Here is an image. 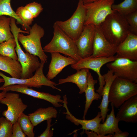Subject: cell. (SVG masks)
<instances>
[{"instance_id":"obj_1","label":"cell","mask_w":137,"mask_h":137,"mask_svg":"<svg viewBox=\"0 0 137 137\" xmlns=\"http://www.w3.org/2000/svg\"><path fill=\"white\" fill-rule=\"evenodd\" d=\"M99 26L106 38L116 46L122 43L130 32L125 16L115 11Z\"/></svg>"},{"instance_id":"obj_2","label":"cell","mask_w":137,"mask_h":137,"mask_svg":"<svg viewBox=\"0 0 137 137\" xmlns=\"http://www.w3.org/2000/svg\"><path fill=\"white\" fill-rule=\"evenodd\" d=\"M53 36L50 41L43 48L44 52H58L70 57L77 62L81 58L79 56L75 41L63 31L55 23Z\"/></svg>"},{"instance_id":"obj_3","label":"cell","mask_w":137,"mask_h":137,"mask_svg":"<svg viewBox=\"0 0 137 137\" xmlns=\"http://www.w3.org/2000/svg\"><path fill=\"white\" fill-rule=\"evenodd\" d=\"M11 31L15 40L16 45L15 48L18 60L22 68L21 79H25L32 77L33 73L39 67L41 64L37 56L26 52L24 53L19 43L18 35L19 33H26L25 31L21 30L16 26L15 22L12 21L10 23Z\"/></svg>"},{"instance_id":"obj_4","label":"cell","mask_w":137,"mask_h":137,"mask_svg":"<svg viewBox=\"0 0 137 137\" xmlns=\"http://www.w3.org/2000/svg\"><path fill=\"white\" fill-rule=\"evenodd\" d=\"M28 35H24L19 33L18 35L19 41L22 45L26 52L38 57L41 62H47L48 57L42 48L41 40L45 34L44 29L35 23L30 28Z\"/></svg>"},{"instance_id":"obj_5","label":"cell","mask_w":137,"mask_h":137,"mask_svg":"<svg viewBox=\"0 0 137 137\" xmlns=\"http://www.w3.org/2000/svg\"><path fill=\"white\" fill-rule=\"evenodd\" d=\"M137 95V83L117 77L111 85L109 101L118 108L126 101Z\"/></svg>"},{"instance_id":"obj_6","label":"cell","mask_w":137,"mask_h":137,"mask_svg":"<svg viewBox=\"0 0 137 137\" xmlns=\"http://www.w3.org/2000/svg\"><path fill=\"white\" fill-rule=\"evenodd\" d=\"M86 9L82 0H79L77 8L67 20L57 21L55 23L68 37L74 41L78 38L83 29Z\"/></svg>"},{"instance_id":"obj_7","label":"cell","mask_w":137,"mask_h":137,"mask_svg":"<svg viewBox=\"0 0 137 137\" xmlns=\"http://www.w3.org/2000/svg\"><path fill=\"white\" fill-rule=\"evenodd\" d=\"M114 0H96L84 4L86 9L84 25L99 26L109 14L114 12L112 6Z\"/></svg>"},{"instance_id":"obj_8","label":"cell","mask_w":137,"mask_h":137,"mask_svg":"<svg viewBox=\"0 0 137 137\" xmlns=\"http://www.w3.org/2000/svg\"><path fill=\"white\" fill-rule=\"evenodd\" d=\"M44 63L41 62L39 67L36 71L34 75L30 78L25 79L16 78L9 77L0 72V76L4 79V83L1 87H5L13 84H20L29 87L41 88L42 86L51 87L61 91V89L56 87V84L48 79L44 75L43 71Z\"/></svg>"},{"instance_id":"obj_9","label":"cell","mask_w":137,"mask_h":137,"mask_svg":"<svg viewBox=\"0 0 137 137\" xmlns=\"http://www.w3.org/2000/svg\"><path fill=\"white\" fill-rule=\"evenodd\" d=\"M115 56L110 57H101L93 58L91 56L81 58L76 63L71 65V67L78 71L86 68L91 69L96 72L98 75L99 87L96 91L102 96L103 89L105 84L104 77L100 73V69L105 64L115 60Z\"/></svg>"},{"instance_id":"obj_10","label":"cell","mask_w":137,"mask_h":137,"mask_svg":"<svg viewBox=\"0 0 137 137\" xmlns=\"http://www.w3.org/2000/svg\"><path fill=\"white\" fill-rule=\"evenodd\" d=\"M106 65L117 77L137 83V61L117 58Z\"/></svg>"},{"instance_id":"obj_11","label":"cell","mask_w":137,"mask_h":137,"mask_svg":"<svg viewBox=\"0 0 137 137\" xmlns=\"http://www.w3.org/2000/svg\"><path fill=\"white\" fill-rule=\"evenodd\" d=\"M1 104L6 105L7 110L2 112V115L13 124L27 107L23 102L19 94L17 93L8 92L0 100Z\"/></svg>"},{"instance_id":"obj_12","label":"cell","mask_w":137,"mask_h":137,"mask_svg":"<svg viewBox=\"0 0 137 137\" xmlns=\"http://www.w3.org/2000/svg\"><path fill=\"white\" fill-rule=\"evenodd\" d=\"M0 91L7 92L15 91L31 96L34 98L45 100L51 103L56 108L62 107L63 100L59 95H54L49 93L41 92L29 88L26 86L20 84H13L5 87H0Z\"/></svg>"},{"instance_id":"obj_13","label":"cell","mask_w":137,"mask_h":137,"mask_svg":"<svg viewBox=\"0 0 137 137\" xmlns=\"http://www.w3.org/2000/svg\"><path fill=\"white\" fill-rule=\"evenodd\" d=\"M95 31L94 25H84L80 35L75 41L78 54L81 58H87L92 55Z\"/></svg>"},{"instance_id":"obj_14","label":"cell","mask_w":137,"mask_h":137,"mask_svg":"<svg viewBox=\"0 0 137 137\" xmlns=\"http://www.w3.org/2000/svg\"><path fill=\"white\" fill-rule=\"evenodd\" d=\"M95 26L93 52L91 56L93 58L110 57L116 54V47L106 38L99 26Z\"/></svg>"},{"instance_id":"obj_15","label":"cell","mask_w":137,"mask_h":137,"mask_svg":"<svg viewBox=\"0 0 137 137\" xmlns=\"http://www.w3.org/2000/svg\"><path fill=\"white\" fill-rule=\"evenodd\" d=\"M116 58H122L137 61V35L130 32L116 47Z\"/></svg>"},{"instance_id":"obj_16","label":"cell","mask_w":137,"mask_h":137,"mask_svg":"<svg viewBox=\"0 0 137 137\" xmlns=\"http://www.w3.org/2000/svg\"><path fill=\"white\" fill-rule=\"evenodd\" d=\"M63 106L66 110V112H64V113L66 114V118L67 119L77 126L81 125L82 127L80 129L90 130L96 132L99 135V125L102 121L100 112H98L97 116L93 119L90 120H86L85 119H78L73 115L69 111L67 106V98L66 96H63Z\"/></svg>"},{"instance_id":"obj_17","label":"cell","mask_w":137,"mask_h":137,"mask_svg":"<svg viewBox=\"0 0 137 137\" xmlns=\"http://www.w3.org/2000/svg\"><path fill=\"white\" fill-rule=\"evenodd\" d=\"M50 53L51 60L46 76L47 78L49 80L56 77L65 67L77 62L72 58L69 56H64L59 53L53 52Z\"/></svg>"},{"instance_id":"obj_18","label":"cell","mask_w":137,"mask_h":137,"mask_svg":"<svg viewBox=\"0 0 137 137\" xmlns=\"http://www.w3.org/2000/svg\"><path fill=\"white\" fill-rule=\"evenodd\" d=\"M119 108L116 117L119 121L137 122V95L126 101Z\"/></svg>"},{"instance_id":"obj_19","label":"cell","mask_w":137,"mask_h":137,"mask_svg":"<svg viewBox=\"0 0 137 137\" xmlns=\"http://www.w3.org/2000/svg\"><path fill=\"white\" fill-rule=\"evenodd\" d=\"M111 110L110 113L107 114L105 121L100 124L99 134L101 137H112L115 133L122 132L118 126L120 121L115 116L113 105L111 103Z\"/></svg>"},{"instance_id":"obj_20","label":"cell","mask_w":137,"mask_h":137,"mask_svg":"<svg viewBox=\"0 0 137 137\" xmlns=\"http://www.w3.org/2000/svg\"><path fill=\"white\" fill-rule=\"evenodd\" d=\"M104 77L105 84L104 86L102 96V100L100 105L98 107L100 110L102 122H105L107 112L109 110L108 108L109 103V96L111 85L112 82L117 77L110 70H108L106 74L102 75Z\"/></svg>"},{"instance_id":"obj_21","label":"cell","mask_w":137,"mask_h":137,"mask_svg":"<svg viewBox=\"0 0 137 137\" xmlns=\"http://www.w3.org/2000/svg\"><path fill=\"white\" fill-rule=\"evenodd\" d=\"M89 69L84 68L77 71L75 74L68 76L67 78L58 80L56 85L67 82L75 84L80 90L79 93L84 92L87 86V75Z\"/></svg>"},{"instance_id":"obj_22","label":"cell","mask_w":137,"mask_h":137,"mask_svg":"<svg viewBox=\"0 0 137 137\" xmlns=\"http://www.w3.org/2000/svg\"><path fill=\"white\" fill-rule=\"evenodd\" d=\"M0 70L8 73L12 77L21 78L22 68L18 60L0 55Z\"/></svg>"},{"instance_id":"obj_23","label":"cell","mask_w":137,"mask_h":137,"mask_svg":"<svg viewBox=\"0 0 137 137\" xmlns=\"http://www.w3.org/2000/svg\"><path fill=\"white\" fill-rule=\"evenodd\" d=\"M58 113L57 111L55 108L48 107L46 108H40L28 115L35 127L44 121L52 118H56Z\"/></svg>"},{"instance_id":"obj_24","label":"cell","mask_w":137,"mask_h":137,"mask_svg":"<svg viewBox=\"0 0 137 137\" xmlns=\"http://www.w3.org/2000/svg\"><path fill=\"white\" fill-rule=\"evenodd\" d=\"M97 82V80L94 79L91 73L89 71L87 75V86L84 93L86 101L83 119H85L88 110L94 100H98L101 98V96L95 92L94 86Z\"/></svg>"},{"instance_id":"obj_25","label":"cell","mask_w":137,"mask_h":137,"mask_svg":"<svg viewBox=\"0 0 137 137\" xmlns=\"http://www.w3.org/2000/svg\"><path fill=\"white\" fill-rule=\"evenodd\" d=\"M112 9L125 16L137 10V0H124L118 4H113Z\"/></svg>"},{"instance_id":"obj_26","label":"cell","mask_w":137,"mask_h":137,"mask_svg":"<svg viewBox=\"0 0 137 137\" xmlns=\"http://www.w3.org/2000/svg\"><path fill=\"white\" fill-rule=\"evenodd\" d=\"M11 0H0V16L7 15L14 18L16 20L17 24H20L24 29L29 31L30 29L24 24L12 8L10 5Z\"/></svg>"},{"instance_id":"obj_27","label":"cell","mask_w":137,"mask_h":137,"mask_svg":"<svg viewBox=\"0 0 137 137\" xmlns=\"http://www.w3.org/2000/svg\"><path fill=\"white\" fill-rule=\"evenodd\" d=\"M16 45L14 38L10 39L0 44V55L18 60L15 48Z\"/></svg>"},{"instance_id":"obj_28","label":"cell","mask_w":137,"mask_h":137,"mask_svg":"<svg viewBox=\"0 0 137 137\" xmlns=\"http://www.w3.org/2000/svg\"><path fill=\"white\" fill-rule=\"evenodd\" d=\"M10 17L5 15L0 16V44L10 39L14 38L11 31Z\"/></svg>"},{"instance_id":"obj_29","label":"cell","mask_w":137,"mask_h":137,"mask_svg":"<svg viewBox=\"0 0 137 137\" xmlns=\"http://www.w3.org/2000/svg\"><path fill=\"white\" fill-rule=\"evenodd\" d=\"M24 133L28 137H34V126L29 116L23 113L19 117L17 121Z\"/></svg>"},{"instance_id":"obj_30","label":"cell","mask_w":137,"mask_h":137,"mask_svg":"<svg viewBox=\"0 0 137 137\" xmlns=\"http://www.w3.org/2000/svg\"><path fill=\"white\" fill-rule=\"evenodd\" d=\"M15 12L24 24L30 29V26L34 18L30 12L25 7L21 6L17 9Z\"/></svg>"},{"instance_id":"obj_31","label":"cell","mask_w":137,"mask_h":137,"mask_svg":"<svg viewBox=\"0 0 137 137\" xmlns=\"http://www.w3.org/2000/svg\"><path fill=\"white\" fill-rule=\"evenodd\" d=\"M13 125L5 117H0V137H11Z\"/></svg>"},{"instance_id":"obj_32","label":"cell","mask_w":137,"mask_h":137,"mask_svg":"<svg viewBox=\"0 0 137 137\" xmlns=\"http://www.w3.org/2000/svg\"><path fill=\"white\" fill-rule=\"evenodd\" d=\"M130 32L137 35V10L124 16Z\"/></svg>"},{"instance_id":"obj_33","label":"cell","mask_w":137,"mask_h":137,"mask_svg":"<svg viewBox=\"0 0 137 137\" xmlns=\"http://www.w3.org/2000/svg\"><path fill=\"white\" fill-rule=\"evenodd\" d=\"M25 7L31 13L34 18L37 17L43 9L40 4L35 2L28 4Z\"/></svg>"},{"instance_id":"obj_34","label":"cell","mask_w":137,"mask_h":137,"mask_svg":"<svg viewBox=\"0 0 137 137\" xmlns=\"http://www.w3.org/2000/svg\"><path fill=\"white\" fill-rule=\"evenodd\" d=\"M26 136L17 121L13 124L11 137H25Z\"/></svg>"},{"instance_id":"obj_35","label":"cell","mask_w":137,"mask_h":137,"mask_svg":"<svg viewBox=\"0 0 137 137\" xmlns=\"http://www.w3.org/2000/svg\"><path fill=\"white\" fill-rule=\"evenodd\" d=\"M52 118L47 121V127L45 130L38 137H51L53 136V130L51 129L50 128L52 126L51 123Z\"/></svg>"},{"instance_id":"obj_36","label":"cell","mask_w":137,"mask_h":137,"mask_svg":"<svg viewBox=\"0 0 137 137\" xmlns=\"http://www.w3.org/2000/svg\"><path fill=\"white\" fill-rule=\"evenodd\" d=\"M129 135L127 131L122 132L120 133H115L112 135V137H127Z\"/></svg>"},{"instance_id":"obj_37","label":"cell","mask_w":137,"mask_h":137,"mask_svg":"<svg viewBox=\"0 0 137 137\" xmlns=\"http://www.w3.org/2000/svg\"><path fill=\"white\" fill-rule=\"evenodd\" d=\"M85 132L88 137H101L96 132L92 131H90L89 130H85Z\"/></svg>"},{"instance_id":"obj_38","label":"cell","mask_w":137,"mask_h":137,"mask_svg":"<svg viewBox=\"0 0 137 137\" xmlns=\"http://www.w3.org/2000/svg\"><path fill=\"white\" fill-rule=\"evenodd\" d=\"M7 92L5 91H2L0 93V100L5 96V94Z\"/></svg>"},{"instance_id":"obj_39","label":"cell","mask_w":137,"mask_h":137,"mask_svg":"<svg viewBox=\"0 0 137 137\" xmlns=\"http://www.w3.org/2000/svg\"><path fill=\"white\" fill-rule=\"evenodd\" d=\"M84 4L92 2L96 0H82Z\"/></svg>"},{"instance_id":"obj_40","label":"cell","mask_w":137,"mask_h":137,"mask_svg":"<svg viewBox=\"0 0 137 137\" xmlns=\"http://www.w3.org/2000/svg\"><path fill=\"white\" fill-rule=\"evenodd\" d=\"M4 82V79L2 78H0V83H1V82Z\"/></svg>"}]
</instances>
